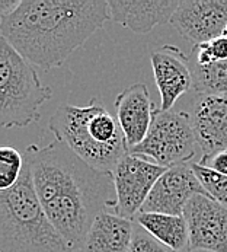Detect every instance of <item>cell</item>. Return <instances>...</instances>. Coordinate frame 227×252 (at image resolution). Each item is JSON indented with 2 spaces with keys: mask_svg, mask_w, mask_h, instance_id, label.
Returning a JSON list of instances; mask_svg holds the SVG:
<instances>
[{
  "mask_svg": "<svg viewBox=\"0 0 227 252\" xmlns=\"http://www.w3.org/2000/svg\"><path fill=\"white\" fill-rule=\"evenodd\" d=\"M24 158L45 216L75 252L96 216L113 212V175L89 166L58 140L31 144L24 150Z\"/></svg>",
  "mask_w": 227,
  "mask_h": 252,
  "instance_id": "obj_1",
  "label": "cell"
},
{
  "mask_svg": "<svg viewBox=\"0 0 227 252\" xmlns=\"http://www.w3.org/2000/svg\"><path fill=\"white\" fill-rule=\"evenodd\" d=\"M115 109L118 126L130 150L144 140L150 127L154 107L146 83L124 89L115 99Z\"/></svg>",
  "mask_w": 227,
  "mask_h": 252,
  "instance_id": "obj_13",
  "label": "cell"
},
{
  "mask_svg": "<svg viewBox=\"0 0 227 252\" xmlns=\"http://www.w3.org/2000/svg\"><path fill=\"white\" fill-rule=\"evenodd\" d=\"M0 252H72L39 204L27 160L16 185L0 192Z\"/></svg>",
  "mask_w": 227,
  "mask_h": 252,
  "instance_id": "obj_4",
  "label": "cell"
},
{
  "mask_svg": "<svg viewBox=\"0 0 227 252\" xmlns=\"http://www.w3.org/2000/svg\"><path fill=\"white\" fill-rule=\"evenodd\" d=\"M156 86L160 94V109L170 111L175 102L192 89L188 56L176 45H163L150 57Z\"/></svg>",
  "mask_w": 227,
  "mask_h": 252,
  "instance_id": "obj_11",
  "label": "cell"
},
{
  "mask_svg": "<svg viewBox=\"0 0 227 252\" xmlns=\"http://www.w3.org/2000/svg\"><path fill=\"white\" fill-rule=\"evenodd\" d=\"M179 1H116L110 0V18L121 27L137 32L147 34L157 25L170 21Z\"/></svg>",
  "mask_w": 227,
  "mask_h": 252,
  "instance_id": "obj_14",
  "label": "cell"
},
{
  "mask_svg": "<svg viewBox=\"0 0 227 252\" xmlns=\"http://www.w3.org/2000/svg\"><path fill=\"white\" fill-rule=\"evenodd\" d=\"M189 69L192 76V89L198 95L227 96V60L210 63L207 66H198L189 60Z\"/></svg>",
  "mask_w": 227,
  "mask_h": 252,
  "instance_id": "obj_17",
  "label": "cell"
},
{
  "mask_svg": "<svg viewBox=\"0 0 227 252\" xmlns=\"http://www.w3.org/2000/svg\"><path fill=\"white\" fill-rule=\"evenodd\" d=\"M166 168L150 162L147 158L127 153L111 172L115 189L114 215L134 220L149 197L153 185Z\"/></svg>",
  "mask_w": 227,
  "mask_h": 252,
  "instance_id": "obj_7",
  "label": "cell"
},
{
  "mask_svg": "<svg viewBox=\"0 0 227 252\" xmlns=\"http://www.w3.org/2000/svg\"><path fill=\"white\" fill-rule=\"evenodd\" d=\"M191 168L195 177L201 182L205 192L227 209V177L216 174L198 163H191Z\"/></svg>",
  "mask_w": 227,
  "mask_h": 252,
  "instance_id": "obj_19",
  "label": "cell"
},
{
  "mask_svg": "<svg viewBox=\"0 0 227 252\" xmlns=\"http://www.w3.org/2000/svg\"><path fill=\"white\" fill-rule=\"evenodd\" d=\"M191 251L227 252V209L210 195L192 197L184 209Z\"/></svg>",
  "mask_w": 227,
  "mask_h": 252,
  "instance_id": "obj_8",
  "label": "cell"
},
{
  "mask_svg": "<svg viewBox=\"0 0 227 252\" xmlns=\"http://www.w3.org/2000/svg\"><path fill=\"white\" fill-rule=\"evenodd\" d=\"M48 128L56 140L101 172L111 174L128 153L116 117L98 98L85 107L60 105L50 118Z\"/></svg>",
  "mask_w": 227,
  "mask_h": 252,
  "instance_id": "obj_3",
  "label": "cell"
},
{
  "mask_svg": "<svg viewBox=\"0 0 227 252\" xmlns=\"http://www.w3.org/2000/svg\"><path fill=\"white\" fill-rule=\"evenodd\" d=\"M134 221L102 212L93 220L82 245L75 252H128Z\"/></svg>",
  "mask_w": 227,
  "mask_h": 252,
  "instance_id": "obj_15",
  "label": "cell"
},
{
  "mask_svg": "<svg viewBox=\"0 0 227 252\" xmlns=\"http://www.w3.org/2000/svg\"><path fill=\"white\" fill-rule=\"evenodd\" d=\"M128 252H170L165 248L160 242H157L153 236H150L143 227L134 223L131 244Z\"/></svg>",
  "mask_w": 227,
  "mask_h": 252,
  "instance_id": "obj_21",
  "label": "cell"
},
{
  "mask_svg": "<svg viewBox=\"0 0 227 252\" xmlns=\"http://www.w3.org/2000/svg\"><path fill=\"white\" fill-rule=\"evenodd\" d=\"M175 31L199 45L223 35L227 27V0L179 1L170 21Z\"/></svg>",
  "mask_w": 227,
  "mask_h": 252,
  "instance_id": "obj_9",
  "label": "cell"
},
{
  "mask_svg": "<svg viewBox=\"0 0 227 252\" xmlns=\"http://www.w3.org/2000/svg\"><path fill=\"white\" fill-rule=\"evenodd\" d=\"M198 194L208 195L195 177L191 163L172 166L156 181L140 212L182 216L189 200Z\"/></svg>",
  "mask_w": 227,
  "mask_h": 252,
  "instance_id": "obj_10",
  "label": "cell"
},
{
  "mask_svg": "<svg viewBox=\"0 0 227 252\" xmlns=\"http://www.w3.org/2000/svg\"><path fill=\"white\" fill-rule=\"evenodd\" d=\"M198 165H201L216 174L227 177V150H222V152H217V153H213L208 156H202Z\"/></svg>",
  "mask_w": 227,
  "mask_h": 252,
  "instance_id": "obj_22",
  "label": "cell"
},
{
  "mask_svg": "<svg viewBox=\"0 0 227 252\" xmlns=\"http://www.w3.org/2000/svg\"><path fill=\"white\" fill-rule=\"evenodd\" d=\"M133 221L170 252H192L189 248L188 226L184 216L139 212Z\"/></svg>",
  "mask_w": 227,
  "mask_h": 252,
  "instance_id": "obj_16",
  "label": "cell"
},
{
  "mask_svg": "<svg viewBox=\"0 0 227 252\" xmlns=\"http://www.w3.org/2000/svg\"><path fill=\"white\" fill-rule=\"evenodd\" d=\"M22 0H0V21L12 15L21 4Z\"/></svg>",
  "mask_w": 227,
  "mask_h": 252,
  "instance_id": "obj_23",
  "label": "cell"
},
{
  "mask_svg": "<svg viewBox=\"0 0 227 252\" xmlns=\"http://www.w3.org/2000/svg\"><path fill=\"white\" fill-rule=\"evenodd\" d=\"M53 98L35 67L0 38V127L24 128L39 120L41 107Z\"/></svg>",
  "mask_w": 227,
  "mask_h": 252,
  "instance_id": "obj_5",
  "label": "cell"
},
{
  "mask_svg": "<svg viewBox=\"0 0 227 252\" xmlns=\"http://www.w3.org/2000/svg\"><path fill=\"white\" fill-rule=\"evenodd\" d=\"M24 153L12 146H0V192L16 185L24 171Z\"/></svg>",
  "mask_w": 227,
  "mask_h": 252,
  "instance_id": "obj_18",
  "label": "cell"
},
{
  "mask_svg": "<svg viewBox=\"0 0 227 252\" xmlns=\"http://www.w3.org/2000/svg\"><path fill=\"white\" fill-rule=\"evenodd\" d=\"M189 60L198 66H207L216 62L227 60V38L225 35L217 36L208 42L194 45Z\"/></svg>",
  "mask_w": 227,
  "mask_h": 252,
  "instance_id": "obj_20",
  "label": "cell"
},
{
  "mask_svg": "<svg viewBox=\"0 0 227 252\" xmlns=\"http://www.w3.org/2000/svg\"><path fill=\"white\" fill-rule=\"evenodd\" d=\"M197 140L191 117L181 111H162L154 108L149 131L144 140L128 153L150 158L162 168L189 163L195 155Z\"/></svg>",
  "mask_w": 227,
  "mask_h": 252,
  "instance_id": "obj_6",
  "label": "cell"
},
{
  "mask_svg": "<svg viewBox=\"0 0 227 252\" xmlns=\"http://www.w3.org/2000/svg\"><path fill=\"white\" fill-rule=\"evenodd\" d=\"M0 38H1V31H0Z\"/></svg>",
  "mask_w": 227,
  "mask_h": 252,
  "instance_id": "obj_25",
  "label": "cell"
},
{
  "mask_svg": "<svg viewBox=\"0 0 227 252\" xmlns=\"http://www.w3.org/2000/svg\"><path fill=\"white\" fill-rule=\"evenodd\" d=\"M189 117L202 156L227 150V96L198 95Z\"/></svg>",
  "mask_w": 227,
  "mask_h": 252,
  "instance_id": "obj_12",
  "label": "cell"
},
{
  "mask_svg": "<svg viewBox=\"0 0 227 252\" xmlns=\"http://www.w3.org/2000/svg\"><path fill=\"white\" fill-rule=\"evenodd\" d=\"M111 19L105 0H22L0 21L1 38L44 70L61 66Z\"/></svg>",
  "mask_w": 227,
  "mask_h": 252,
  "instance_id": "obj_2",
  "label": "cell"
},
{
  "mask_svg": "<svg viewBox=\"0 0 227 252\" xmlns=\"http://www.w3.org/2000/svg\"><path fill=\"white\" fill-rule=\"evenodd\" d=\"M223 35H225L227 38V27H226V30H225V32H223Z\"/></svg>",
  "mask_w": 227,
  "mask_h": 252,
  "instance_id": "obj_24",
  "label": "cell"
}]
</instances>
